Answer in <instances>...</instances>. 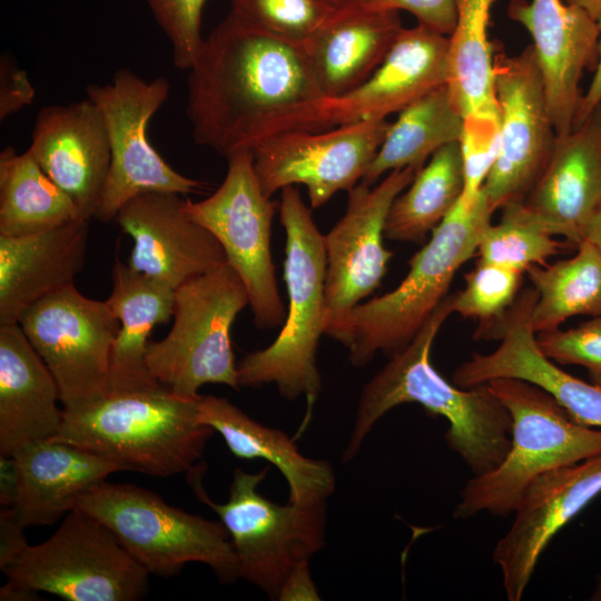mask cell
I'll return each instance as SVG.
<instances>
[{"label":"cell","instance_id":"cell-5","mask_svg":"<svg viewBox=\"0 0 601 601\" xmlns=\"http://www.w3.org/2000/svg\"><path fill=\"white\" fill-rule=\"evenodd\" d=\"M278 213L286 233L288 309L275 341L239 359L238 382L246 387L273 383L286 400L305 396L312 407L322 387L317 348L326 309L324 235L295 186L282 189Z\"/></svg>","mask_w":601,"mask_h":601},{"label":"cell","instance_id":"cell-44","mask_svg":"<svg viewBox=\"0 0 601 601\" xmlns=\"http://www.w3.org/2000/svg\"><path fill=\"white\" fill-rule=\"evenodd\" d=\"M298 599H321L311 578L309 562L302 563L292 572L278 598V600Z\"/></svg>","mask_w":601,"mask_h":601},{"label":"cell","instance_id":"cell-15","mask_svg":"<svg viewBox=\"0 0 601 601\" xmlns=\"http://www.w3.org/2000/svg\"><path fill=\"white\" fill-rule=\"evenodd\" d=\"M493 76L500 144L482 190L495 211L509 201L525 199L550 157L556 134L532 45L515 56L495 47Z\"/></svg>","mask_w":601,"mask_h":601},{"label":"cell","instance_id":"cell-11","mask_svg":"<svg viewBox=\"0 0 601 601\" xmlns=\"http://www.w3.org/2000/svg\"><path fill=\"white\" fill-rule=\"evenodd\" d=\"M227 161L220 186L204 200L185 199V209L221 245L227 263L248 292L256 327L275 328L286 317L270 252L272 224L279 204L263 191L250 150L237 151Z\"/></svg>","mask_w":601,"mask_h":601},{"label":"cell","instance_id":"cell-35","mask_svg":"<svg viewBox=\"0 0 601 601\" xmlns=\"http://www.w3.org/2000/svg\"><path fill=\"white\" fill-rule=\"evenodd\" d=\"M497 224L487 223L481 230L476 253L481 260L519 272L545 265L564 244L553 238L524 199L504 204Z\"/></svg>","mask_w":601,"mask_h":601},{"label":"cell","instance_id":"cell-21","mask_svg":"<svg viewBox=\"0 0 601 601\" xmlns=\"http://www.w3.org/2000/svg\"><path fill=\"white\" fill-rule=\"evenodd\" d=\"M180 196L169 191L140 194L115 218L134 240L129 267L175 289L227 263L219 242L187 214Z\"/></svg>","mask_w":601,"mask_h":601},{"label":"cell","instance_id":"cell-40","mask_svg":"<svg viewBox=\"0 0 601 601\" xmlns=\"http://www.w3.org/2000/svg\"><path fill=\"white\" fill-rule=\"evenodd\" d=\"M541 352L562 365L584 367L592 383L601 385V315L569 329L538 333Z\"/></svg>","mask_w":601,"mask_h":601},{"label":"cell","instance_id":"cell-48","mask_svg":"<svg viewBox=\"0 0 601 601\" xmlns=\"http://www.w3.org/2000/svg\"><path fill=\"white\" fill-rule=\"evenodd\" d=\"M584 239L590 240L601 249V204L587 228Z\"/></svg>","mask_w":601,"mask_h":601},{"label":"cell","instance_id":"cell-9","mask_svg":"<svg viewBox=\"0 0 601 601\" xmlns=\"http://www.w3.org/2000/svg\"><path fill=\"white\" fill-rule=\"evenodd\" d=\"M268 467L249 473L235 469L228 500L216 503L201 484L203 464L187 473L196 496L225 525L238 563L239 578L278 600L292 574L325 544V503L280 505L258 492Z\"/></svg>","mask_w":601,"mask_h":601},{"label":"cell","instance_id":"cell-10","mask_svg":"<svg viewBox=\"0 0 601 601\" xmlns=\"http://www.w3.org/2000/svg\"><path fill=\"white\" fill-rule=\"evenodd\" d=\"M2 572L68 601H138L149 591V573L106 525L78 509L63 516L48 540L28 544Z\"/></svg>","mask_w":601,"mask_h":601},{"label":"cell","instance_id":"cell-27","mask_svg":"<svg viewBox=\"0 0 601 601\" xmlns=\"http://www.w3.org/2000/svg\"><path fill=\"white\" fill-rule=\"evenodd\" d=\"M402 29L398 11L339 4L305 43L323 97H338L363 83L383 62Z\"/></svg>","mask_w":601,"mask_h":601},{"label":"cell","instance_id":"cell-6","mask_svg":"<svg viewBox=\"0 0 601 601\" xmlns=\"http://www.w3.org/2000/svg\"><path fill=\"white\" fill-rule=\"evenodd\" d=\"M512 418L511 444L492 471L473 475L460 493L454 519L512 514L542 474L601 454V428L575 422L544 390L519 378L486 383Z\"/></svg>","mask_w":601,"mask_h":601},{"label":"cell","instance_id":"cell-23","mask_svg":"<svg viewBox=\"0 0 601 601\" xmlns=\"http://www.w3.org/2000/svg\"><path fill=\"white\" fill-rule=\"evenodd\" d=\"M525 205L553 236L575 246L601 204V104L570 132L556 136Z\"/></svg>","mask_w":601,"mask_h":601},{"label":"cell","instance_id":"cell-28","mask_svg":"<svg viewBox=\"0 0 601 601\" xmlns=\"http://www.w3.org/2000/svg\"><path fill=\"white\" fill-rule=\"evenodd\" d=\"M198 414L236 457L263 459L275 465L288 484L289 503H325L335 491V473L327 461L303 455L286 433L258 423L226 397L201 395Z\"/></svg>","mask_w":601,"mask_h":601},{"label":"cell","instance_id":"cell-38","mask_svg":"<svg viewBox=\"0 0 601 601\" xmlns=\"http://www.w3.org/2000/svg\"><path fill=\"white\" fill-rule=\"evenodd\" d=\"M499 110L475 111L464 117L459 140L464 166V191L470 204L479 195L496 158L500 144Z\"/></svg>","mask_w":601,"mask_h":601},{"label":"cell","instance_id":"cell-42","mask_svg":"<svg viewBox=\"0 0 601 601\" xmlns=\"http://www.w3.org/2000/svg\"><path fill=\"white\" fill-rule=\"evenodd\" d=\"M36 90L27 72L14 59L2 55L0 59V120L32 104Z\"/></svg>","mask_w":601,"mask_h":601},{"label":"cell","instance_id":"cell-39","mask_svg":"<svg viewBox=\"0 0 601 601\" xmlns=\"http://www.w3.org/2000/svg\"><path fill=\"white\" fill-rule=\"evenodd\" d=\"M167 37L176 68L189 70L204 43L203 10L206 0H144Z\"/></svg>","mask_w":601,"mask_h":601},{"label":"cell","instance_id":"cell-33","mask_svg":"<svg viewBox=\"0 0 601 601\" xmlns=\"http://www.w3.org/2000/svg\"><path fill=\"white\" fill-rule=\"evenodd\" d=\"M494 0H455L456 22L449 36L447 88L455 109L464 117L499 110L494 96V51L489 39Z\"/></svg>","mask_w":601,"mask_h":601},{"label":"cell","instance_id":"cell-17","mask_svg":"<svg viewBox=\"0 0 601 601\" xmlns=\"http://www.w3.org/2000/svg\"><path fill=\"white\" fill-rule=\"evenodd\" d=\"M418 170L390 171L376 186L348 190L344 216L324 235L326 254L324 334L333 336L352 309L377 289L393 253L383 244L388 210Z\"/></svg>","mask_w":601,"mask_h":601},{"label":"cell","instance_id":"cell-34","mask_svg":"<svg viewBox=\"0 0 601 601\" xmlns=\"http://www.w3.org/2000/svg\"><path fill=\"white\" fill-rule=\"evenodd\" d=\"M577 249L573 257L526 270L538 292L530 317L536 334L575 315H601V249L588 239Z\"/></svg>","mask_w":601,"mask_h":601},{"label":"cell","instance_id":"cell-4","mask_svg":"<svg viewBox=\"0 0 601 601\" xmlns=\"http://www.w3.org/2000/svg\"><path fill=\"white\" fill-rule=\"evenodd\" d=\"M493 213L482 189L470 204L460 198L410 259L398 286L352 309L332 338L348 348L354 366H365L377 352L391 357L410 343L446 298L459 268L476 253Z\"/></svg>","mask_w":601,"mask_h":601},{"label":"cell","instance_id":"cell-32","mask_svg":"<svg viewBox=\"0 0 601 601\" xmlns=\"http://www.w3.org/2000/svg\"><path fill=\"white\" fill-rule=\"evenodd\" d=\"M464 191V166L459 141L441 147L393 201L384 236L423 244L451 213Z\"/></svg>","mask_w":601,"mask_h":601},{"label":"cell","instance_id":"cell-50","mask_svg":"<svg viewBox=\"0 0 601 601\" xmlns=\"http://www.w3.org/2000/svg\"><path fill=\"white\" fill-rule=\"evenodd\" d=\"M590 601H601V566L595 577V585L589 598Z\"/></svg>","mask_w":601,"mask_h":601},{"label":"cell","instance_id":"cell-45","mask_svg":"<svg viewBox=\"0 0 601 601\" xmlns=\"http://www.w3.org/2000/svg\"><path fill=\"white\" fill-rule=\"evenodd\" d=\"M598 22L600 27L599 61L592 81L581 99L574 127L583 122L594 108L601 104V19Z\"/></svg>","mask_w":601,"mask_h":601},{"label":"cell","instance_id":"cell-3","mask_svg":"<svg viewBox=\"0 0 601 601\" xmlns=\"http://www.w3.org/2000/svg\"><path fill=\"white\" fill-rule=\"evenodd\" d=\"M199 400L179 396L162 384L106 394L78 408H62L52 439L96 453L122 471L159 477L187 474L199 464L215 432L199 420Z\"/></svg>","mask_w":601,"mask_h":601},{"label":"cell","instance_id":"cell-29","mask_svg":"<svg viewBox=\"0 0 601 601\" xmlns=\"http://www.w3.org/2000/svg\"><path fill=\"white\" fill-rule=\"evenodd\" d=\"M112 288L106 299L119 321L109 370L107 394L126 393L160 385L149 373L146 354L154 327L173 316L175 288L138 273L116 259Z\"/></svg>","mask_w":601,"mask_h":601},{"label":"cell","instance_id":"cell-2","mask_svg":"<svg viewBox=\"0 0 601 601\" xmlns=\"http://www.w3.org/2000/svg\"><path fill=\"white\" fill-rule=\"evenodd\" d=\"M452 313V295H447L410 343L364 385L343 452L344 462L357 455L368 433L388 411L404 403L420 404L427 413L447 420L444 440L473 475L485 474L503 461L511 444L508 408L487 384L461 388L431 363L433 342Z\"/></svg>","mask_w":601,"mask_h":601},{"label":"cell","instance_id":"cell-16","mask_svg":"<svg viewBox=\"0 0 601 601\" xmlns=\"http://www.w3.org/2000/svg\"><path fill=\"white\" fill-rule=\"evenodd\" d=\"M449 46V36L421 23L403 28L383 62L363 83L294 112L275 134L331 129L400 112L427 92L447 85Z\"/></svg>","mask_w":601,"mask_h":601},{"label":"cell","instance_id":"cell-36","mask_svg":"<svg viewBox=\"0 0 601 601\" xmlns=\"http://www.w3.org/2000/svg\"><path fill=\"white\" fill-rule=\"evenodd\" d=\"M335 0H231V12L280 39L305 45L339 7Z\"/></svg>","mask_w":601,"mask_h":601},{"label":"cell","instance_id":"cell-22","mask_svg":"<svg viewBox=\"0 0 601 601\" xmlns=\"http://www.w3.org/2000/svg\"><path fill=\"white\" fill-rule=\"evenodd\" d=\"M47 176L75 204L80 219L96 217L110 167V144L89 98L41 108L28 148Z\"/></svg>","mask_w":601,"mask_h":601},{"label":"cell","instance_id":"cell-26","mask_svg":"<svg viewBox=\"0 0 601 601\" xmlns=\"http://www.w3.org/2000/svg\"><path fill=\"white\" fill-rule=\"evenodd\" d=\"M58 385L18 323L0 325V455L57 435Z\"/></svg>","mask_w":601,"mask_h":601},{"label":"cell","instance_id":"cell-24","mask_svg":"<svg viewBox=\"0 0 601 601\" xmlns=\"http://www.w3.org/2000/svg\"><path fill=\"white\" fill-rule=\"evenodd\" d=\"M89 220L24 235H0V325L18 323L43 297L75 284L86 262Z\"/></svg>","mask_w":601,"mask_h":601},{"label":"cell","instance_id":"cell-13","mask_svg":"<svg viewBox=\"0 0 601 601\" xmlns=\"http://www.w3.org/2000/svg\"><path fill=\"white\" fill-rule=\"evenodd\" d=\"M18 324L55 377L63 410L108 393L119 321L106 300L89 298L72 284L28 307Z\"/></svg>","mask_w":601,"mask_h":601},{"label":"cell","instance_id":"cell-8","mask_svg":"<svg viewBox=\"0 0 601 601\" xmlns=\"http://www.w3.org/2000/svg\"><path fill=\"white\" fill-rule=\"evenodd\" d=\"M247 305L248 292L228 263L177 287L171 329L162 339L148 344L150 375L187 398L200 397L198 390L205 384L238 391L230 329Z\"/></svg>","mask_w":601,"mask_h":601},{"label":"cell","instance_id":"cell-7","mask_svg":"<svg viewBox=\"0 0 601 601\" xmlns=\"http://www.w3.org/2000/svg\"><path fill=\"white\" fill-rule=\"evenodd\" d=\"M106 525L149 574L177 575L191 562L209 566L218 580L239 579L225 525L166 503L134 484L102 481L83 493L76 508Z\"/></svg>","mask_w":601,"mask_h":601},{"label":"cell","instance_id":"cell-41","mask_svg":"<svg viewBox=\"0 0 601 601\" xmlns=\"http://www.w3.org/2000/svg\"><path fill=\"white\" fill-rule=\"evenodd\" d=\"M355 6L384 11L406 10L417 23L450 36L456 22L455 0H349Z\"/></svg>","mask_w":601,"mask_h":601},{"label":"cell","instance_id":"cell-30","mask_svg":"<svg viewBox=\"0 0 601 601\" xmlns=\"http://www.w3.org/2000/svg\"><path fill=\"white\" fill-rule=\"evenodd\" d=\"M464 126L447 85L422 96L398 112L361 181L373 185L384 174L405 167L420 170L441 147L459 141Z\"/></svg>","mask_w":601,"mask_h":601},{"label":"cell","instance_id":"cell-37","mask_svg":"<svg viewBox=\"0 0 601 601\" xmlns=\"http://www.w3.org/2000/svg\"><path fill=\"white\" fill-rule=\"evenodd\" d=\"M522 272L479 259L465 286L452 295L453 313L481 321L477 332L501 318L518 297Z\"/></svg>","mask_w":601,"mask_h":601},{"label":"cell","instance_id":"cell-47","mask_svg":"<svg viewBox=\"0 0 601 601\" xmlns=\"http://www.w3.org/2000/svg\"><path fill=\"white\" fill-rule=\"evenodd\" d=\"M38 591L14 580H7V583L0 589L1 601H30L39 600Z\"/></svg>","mask_w":601,"mask_h":601},{"label":"cell","instance_id":"cell-25","mask_svg":"<svg viewBox=\"0 0 601 601\" xmlns=\"http://www.w3.org/2000/svg\"><path fill=\"white\" fill-rule=\"evenodd\" d=\"M18 491L10 506L24 526L52 525L79 497L122 470L114 462L68 442L47 439L13 453Z\"/></svg>","mask_w":601,"mask_h":601},{"label":"cell","instance_id":"cell-43","mask_svg":"<svg viewBox=\"0 0 601 601\" xmlns=\"http://www.w3.org/2000/svg\"><path fill=\"white\" fill-rule=\"evenodd\" d=\"M24 526L18 521L10 506L0 509V569L11 564L29 544L24 535Z\"/></svg>","mask_w":601,"mask_h":601},{"label":"cell","instance_id":"cell-12","mask_svg":"<svg viewBox=\"0 0 601 601\" xmlns=\"http://www.w3.org/2000/svg\"><path fill=\"white\" fill-rule=\"evenodd\" d=\"M86 91L104 117L111 155L96 218L115 220L128 200L144 193L187 195L205 188V183L176 171L149 142L150 119L170 91L165 77L146 81L128 68H120L110 82L91 83Z\"/></svg>","mask_w":601,"mask_h":601},{"label":"cell","instance_id":"cell-46","mask_svg":"<svg viewBox=\"0 0 601 601\" xmlns=\"http://www.w3.org/2000/svg\"><path fill=\"white\" fill-rule=\"evenodd\" d=\"M18 491V471L13 456L0 455V503L12 506Z\"/></svg>","mask_w":601,"mask_h":601},{"label":"cell","instance_id":"cell-49","mask_svg":"<svg viewBox=\"0 0 601 601\" xmlns=\"http://www.w3.org/2000/svg\"><path fill=\"white\" fill-rule=\"evenodd\" d=\"M587 10L597 21L601 19V0H564Z\"/></svg>","mask_w":601,"mask_h":601},{"label":"cell","instance_id":"cell-1","mask_svg":"<svg viewBox=\"0 0 601 601\" xmlns=\"http://www.w3.org/2000/svg\"><path fill=\"white\" fill-rule=\"evenodd\" d=\"M188 71L193 139L226 158L252 150L288 116L324 98L305 45L231 11L205 38Z\"/></svg>","mask_w":601,"mask_h":601},{"label":"cell","instance_id":"cell-51","mask_svg":"<svg viewBox=\"0 0 601 601\" xmlns=\"http://www.w3.org/2000/svg\"><path fill=\"white\" fill-rule=\"evenodd\" d=\"M335 1H337L338 3H345V2H347L349 0H335Z\"/></svg>","mask_w":601,"mask_h":601},{"label":"cell","instance_id":"cell-31","mask_svg":"<svg viewBox=\"0 0 601 601\" xmlns=\"http://www.w3.org/2000/svg\"><path fill=\"white\" fill-rule=\"evenodd\" d=\"M80 219L67 194L27 149L9 146L0 154V235L24 236Z\"/></svg>","mask_w":601,"mask_h":601},{"label":"cell","instance_id":"cell-19","mask_svg":"<svg viewBox=\"0 0 601 601\" xmlns=\"http://www.w3.org/2000/svg\"><path fill=\"white\" fill-rule=\"evenodd\" d=\"M601 493V454L549 471L521 497L493 550L510 601H520L553 536Z\"/></svg>","mask_w":601,"mask_h":601},{"label":"cell","instance_id":"cell-14","mask_svg":"<svg viewBox=\"0 0 601 601\" xmlns=\"http://www.w3.org/2000/svg\"><path fill=\"white\" fill-rule=\"evenodd\" d=\"M390 125L387 118L367 119L272 135L250 150L259 185L268 197L284 187L304 185L311 208L321 207L363 179Z\"/></svg>","mask_w":601,"mask_h":601},{"label":"cell","instance_id":"cell-18","mask_svg":"<svg viewBox=\"0 0 601 601\" xmlns=\"http://www.w3.org/2000/svg\"><path fill=\"white\" fill-rule=\"evenodd\" d=\"M536 297L534 287L525 288L501 318L476 333L479 338H499L500 345L487 354L474 353L455 368L452 382L471 388L500 377L523 380L549 393L575 422L601 428V385L569 374L539 348L530 321Z\"/></svg>","mask_w":601,"mask_h":601},{"label":"cell","instance_id":"cell-20","mask_svg":"<svg viewBox=\"0 0 601 601\" xmlns=\"http://www.w3.org/2000/svg\"><path fill=\"white\" fill-rule=\"evenodd\" d=\"M508 16L531 35L556 136L574 128L583 93L580 81L599 61V22L564 0H510Z\"/></svg>","mask_w":601,"mask_h":601}]
</instances>
